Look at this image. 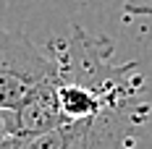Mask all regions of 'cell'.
<instances>
[{
	"label": "cell",
	"mask_w": 152,
	"mask_h": 149,
	"mask_svg": "<svg viewBox=\"0 0 152 149\" xmlns=\"http://www.w3.org/2000/svg\"><path fill=\"white\" fill-rule=\"evenodd\" d=\"M0 149H13V139H8L3 134V128H0Z\"/></svg>",
	"instance_id": "4"
},
{
	"label": "cell",
	"mask_w": 152,
	"mask_h": 149,
	"mask_svg": "<svg viewBox=\"0 0 152 149\" xmlns=\"http://www.w3.org/2000/svg\"><path fill=\"white\" fill-rule=\"evenodd\" d=\"M55 78L37 86L16 107L0 113V128L8 139H34V136L50 134L66 123L55 100Z\"/></svg>",
	"instance_id": "3"
},
{
	"label": "cell",
	"mask_w": 152,
	"mask_h": 149,
	"mask_svg": "<svg viewBox=\"0 0 152 149\" xmlns=\"http://www.w3.org/2000/svg\"><path fill=\"white\" fill-rule=\"evenodd\" d=\"M144 113V102L113 107L94 118L63 123L61 128L34 139H13V149H129L131 131Z\"/></svg>",
	"instance_id": "1"
},
{
	"label": "cell",
	"mask_w": 152,
	"mask_h": 149,
	"mask_svg": "<svg viewBox=\"0 0 152 149\" xmlns=\"http://www.w3.org/2000/svg\"><path fill=\"white\" fill-rule=\"evenodd\" d=\"M55 78V63L26 34L0 24V113L26 100L37 86Z\"/></svg>",
	"instance_id": "2"
}]
</instances>
